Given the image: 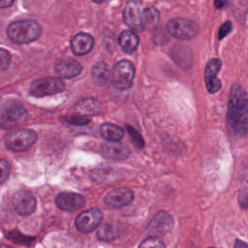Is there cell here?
<instances>
[{
	"label": "cell",
	"mask_w": 248,
	"mask_h": 248,
	"mask_svg": "<svg viewBox=\"0 0 248 248\" xmlns=\"http://www.w3.org/2000/svg\"><path fill=\"white\" fill-rule=\"evenodd\" d=\"M228 130L235 138H242L248 135V95L245 89L238 83L231 87L228 110Z\"/></svg>",
	"instance_id": "6da1fadb"
},
{
	"label": "cell",
	"mask_w": 248,
	"mask_h": 248,
	"mask_svg": "<svg viewBox=\"0 0 248 248\" xmlns=\"http://www.w3.org/2000/svg\"><path fill=\"white\" fill-rule=\"evenodd\" d=\"M41 25L32 19H20L12 22L7 28L9 39L16 44H29L40 38Z\"/></svg>",
	"instance_id": "7a4b0ae2"
},
{
	"label": "cell",
	"mask_w": 248,
	"mask_h": 248,
	"mask_svg": "<svg viewBox=\"0 0 248 248\" xmlns=\"http://www.w3.org/2000/svg\"><path fill=\"white\" fill-rule=\"evenodd\" d=\"M147 11L148 7L140 0H130L123 11L124 22L133 31H142L147 24Z\"/></svg>",
	"instance_id": "3957f363"
},
{
	"label": "cell",
	"mask_w": 248,
	"mask_h": 248,
	"mask_svg": "<svg viewBox=\"0 0 248 248\" xmlns=\"http://www.w3.org/2000/svg\"><path fill=\"white\" fill-rule=\"evenodd\" d=\"M135 67L129 60L117 62L111 71L110 80L113 86L119 90H127L133 84Z\"/></svg>",
	"instance_id": "277c9868"
},
{
	"label": "cell",
	"mask_w": 248,
	"mask_h": 248,
	"mask_svg": "<svg viewBox=\"0 0 248 248\" xmlns=\"http://www.w3.org/2000/svg\"><path fill=\"white\" fill-rule=\"evenodd\" d=\"M27 110L23 105L17 102H8L1 109V127L10 129L25 121Z\"/></svg>",
	"instance_id": "5b68a950"
},
{
	"label": "cell",
	"mask_w": 248,
	"mask_h": 248,
	"mask_svg": "<svg viewBox=\"0 0 248 248\" xmlns=\"http://www.w3.org/2000/svg\"><path fill=\"white\" fill-rule=\"evenodd\" d=\"M168 33L178 40H190L199 32V26L193 20L187 18H171L167 22Z\"/></svg>",
	"instance_id": "8992f818"
},
{
	"label": "cell",
	"mask_w": 248,
	"mask_h": 248,
	"mask_svg": "<svg viewBox=\"0 0 248 248\" xmlns=\"http://www.w3.org/2000/svg\"><path fill=\"white\" fill-rule=\"evenodd\" d=\"M37 134L29 129H19L10 133L5 139L8 149L20 152L31 147L37 140Z\"/></svg>",
	"instance_id": "52a82bcc"
},
{
	"label": "cell",
	"mask_w": 248,
	"mask_h": 248,
	"mask_svg": "<svg viewBox=\"0 0 248 248\" xmlns=\"http://www.w3.org/2000/svg\"><path fill=\"white\" fill-rule=\"evenodd\" d=\"M64 89L65 83L60 78L49 77L34 80L30 85L29 92L35 97H45L60 93Z\"/></svg>",
	"instance_id": "ba28073f"
},
{
	"label": "cell",
	"mask_w": 248,
	"mask_h": 248,
	"mask_svg": "<svg viewBox=\"0 0 248 248\" xmlns=\"http://www.w3.org/2000/svg\"><path fill=\"white\" fill-rule=\"evenodd\" d=\"M102 219L103 212L99 208H89L78 215L75 221L76 228L82 233H89L100 225Z\"/></svg>",
	"instance_id": "9c48e42d"
},
{
	"label": "cell",
	"mask_w": 248,
	"mask_h": 248,
	"mask_svg": "<svg viewBox=\"0 0 248 248\" xmlns=\"http://www.w3.org/2000/svg\"><path fill=\"white\" fill-rule=\"evenodd\" d=\"M134 199L133 191L128 187L114 188L107 193L104 203L109 208H119L129 204Z\"/></svg>",
	"instance_id": "30bf717a"
},
{
	"label": "cell",
	"mask_w": 248,
	"mask_h": 248,
	"mask_svg": "<svg viewBox=\"0 0 248 248\" xmlns=\"http://www.w3.org/2000/svg\"><path fill=\"white\" fill-rule=\"evenodd\" d=\"M222 61L218 58H212L209 60L204 69V81L206 89L209 93L214 94L218 92L222 87V82L218 78L217 74L221 70Z\"/></svg>",
	"instance_id": "8fae6325"
},
{
	"label": "cell",
	"mask_w": 248,
	"mask_h": 248,
	"mask_svg": "<svg viewBox=\"0 0 248 248\" xmlns=\"http://www.w3.org/2000/svg\"><path fill=\"white\" fill-rule=\"evenodd\" d=\"M173 225L172 217L166 211H159L150 221L147 231L150 236H161L168 233Z\"/></svg>",
	"instance_id": "7c38bea8"
},
{
	"label": "cell",
	"mask_w": 248,
	"mask_h": 248,
	"mask_svg": "<svg viewBox=\"0 0 248 248\" xmlns=\"http://www.w3.org/2000/svg\"><path fill=\"white\" fill-rule=\"evenodd\" d=\"M55 203L58 208L65 211H75L83 207L86 203L85 198L77 193L64 192L55 198Z\"/></svg>",
	"instance_id": "4fadbf2b"
},
{
	"label": "cell",
	"mask_w": 248,
	"mask_h": 248,
	"mask_svg": "<svg viewBox=\"0 0 248 248\" xmlns=\"http://www.w3.org/2000/svg\"><path fill=\"white\" fill-rule=\"evenodd\" d=\"M13 205L19 215L28 216L35 211L37 202L31 194L26 191H19L14 196Z\"/></svg>",
	"instance_id": "5bb4252c"
},
{
	"label": "cell",
	"mask_w": 248,
	"mask_h": 248,
	"mask_svg": "<svg viewBox=\"0 0 248 248\" xmlns=\"http://www.w3.org/2000/svg\"><path fill=\"white\" fill-rule=\"evenodd\" d=\"M54 72L60 78H72L81 72V66L74 59L62 58L55 63Z\"/></svg>",
	"instance_id": "9a60e30c"
},
{
	"label": "cell",
	"mask_w": 248,
	"mask_h": 248,
	"mask_svg": "<svg viewBox=\"0 0 248 248\" xmlns=\"http://www.w3.org/2000/svg\"><path fill=\"white\" fill-rule=\"evenodd\" d=\"M94 45V39L87 33H78L71 40V49L76 55L88 53Z\"/></svg>",
	"instance_id": "2e32d148"
},
{
	"label": "cell",
	"mask_w": 248,
	"mask_h": 248,
	"mask_svg": "<svg viewBox=\"0 0 248 248\" xmlns=\"http://www.w3.org/2000/svg\"><path fill=\"white\" fill-rule=\"evenodd\" d=\"M101 152L113 160H125L130 155L129 148L118 141H108L101 147Z\"/></svg>",
	"instance_id": "e0dca14e"
},
{
	"label": "cell",
	"mask_w": 248,
	"mask_h": 248,
	"mask_svg": "<svg viewBox=\"0 0 248 248\" xmlns=\"http://www.w3.org/2000/svg\"><path fill=\"white\" fill-rule=\"evenodd\" d=\"M124 228L118 223H106L102 225L97 231V237L100 240L108 241L117 238L123 232Z\"/></svg>",
	"instance_id": "ac0fdd59"
},
{
	"label": "cell",
	"mask_w": 248,
	"mask_h": 248,
	"mask_svg": "<svg viewBox=\"0 0 248 248\" xmlns=\"http://www.w3.org/2000/svg\"><path fill=\"white\" fill-rule=\"evenodd\" d=\"M118 44L125 52L132 53L139 46V37L133 30H125L120 33Z\"/></svg>",
	"instance_id": "d6986e66"
},
{
	"label": "cell",
	"mask_w": 248,
	"mask_h": 248,
	"mask_svg": "<svg viewBox=\"0 0 248 248\" xmlns=\"http://www.w3.org/2000/svg\"><path fill=\"white\" fill-rule=\"evenodd\" d=\"M100 135L107 141H119L123 136L124 132L122 128L111 123H104L99 129Z\"/></svg>",
	"instance_id": "ffe728a7"
},
{
	"label": "cell",
	"mask_w": 248,
	"mask_h": 248,
	"mask_svg": "<svg viewBox=\"0 0 248 248\" xmlns=\"http://www.w3.org/2000/svg\"><path fill=\"white\" fill-rule=\"evenodd\" d=\"M77 109L80 113L85 114H94L98 113L101 108V105L98 102V100L93 98H84L81 99L76 106Z\"/></svg>",
	"instance_id": "44dd1931"
},
{
	"label": "cell",
	"mask_w": 248,
	"mask_h": 248,
	"mask_svg": "<svg viewBox=\"0 0 248 248\" xmlns=\"http://www.w3.org/2000/svg\"><path fill=\"white\" fill-rule=\"evenodd\" d=\"M91 73L92 78L97 84H104L108 79V78H110L107 64H105L104 62H99L95 64L92 68Z\"/></svg>",
	"instance_id": "7402d4cb"
},
{
	"label": "cell",
	"mask_w": 248,
	"mask_h": 248,
	"mask_svg": "<svg viewBox=\"0 0 248 248\" xmlns=\"http://www.w3.org/2000/svg\"><path fill=\"white\" fill-rule=\"evenodd\" d=\"M138 248H166L165 243L156 236H149L145 238Z\"/></svg>",
	"instance_id": "603a6c76"
},
{
	"label": "cell",
	"mask_w": 248,
	"mask_h": 248,
	"mask_svg": "<svg viewBox=\"0 0 248 248\" xmlns=\"http://www.w3.org/2000/svg\"><path fill=\"white\" fill-rule=\"evenodd\" d=\"M127 131H128L134 144L139 148H142L144 146V141H143V139L140 136V134L135 128H133L131 126H127Z\"/></svg>",
	"instance_id": "cb8c5ba5"
},
{
	"label": "cell",
	"mask_w": 248,
	"mask_h": 248,
	"mask_svg": "<svg viewBox=\"0 0 248 248\" xmlns=\"http://www.w3.org/2000/svg\"><path fill=\"white\" fill-rule=\"evenodd\" d=\"M64 119L70 123V124H73V125H78V126H81V125H85V124H88L90 122V119L89 118H86L82 115H70V116H65Z\"/></svg>",
	"instance_id": "d4e9b609"
},
{
	"label": "cell",
	"mask_w": 248,
	"mask_h": 248,
	"mask_svg": "<svg viewBox=\"0 0 248 248\" xmlns=\"http://www.w3.org/2000/svg\"><path fill=\"white\" fill-rule=\"evenodd\" d=\"M237 201L242 209H248V185L241 188L238 193Z\"/></svg>",
	"instance_id": "484cf974"
},
{
	"label": "cell",
	"mask_w": 248,
	"mask_h": 248,
	"mask_svg": "<svg viewBox=\"0 0 248 248\" xmlns=\"http://www.w3.org/2000/svg\"><path fill=\"white\" fill-rule=\"evenodd\" d=\"M11 62V55L10 53L2 48L0 50V68H1V72H4L10 65Z\"/></svg>",
	"instance_id": "4316f807"
},
{
	"label": "cell",
	"mask_w": 248,
	"mask_h": 248,
	"mask_svg": "<svg viewBox=\"0 0 248 248\" xmlns=\"http://www.w3.org/2000/svg\"><path fill=\"white\" fill-rule=\"evenodd\" d=\"M232 29V23L231 21H225L219 28V32H218V38L219 40L224 39L225 37H227L231 31Z\"/></svg>",
	"instance_id": "83f0119b"
},
{
	"label": "cell",
	"mask_w": 248,
	"mask_h": 248,
	"mask_svg": "<svg viewBox=\"0 0 248 248\" xmlns=\"http://www.w3.org/2000/svg\"><path fill=\"white\" fill-rule=\"evenodd\" d=\"M0 169H1V174H0V178H1V183L3 184L5 182V180L8 178V175H9V165L8 163L2 159L1 162H0Z\"/></svg>",
	"instance_id": "f1b7e54d"
},
{
	"label": "cell",
	"mask_w": 248,
	"mask_h": 248,
	"mask_svg": "<svg viewBox=\"0 0 248 248\" xmlns=\"http://www.w3.org/2000/svg\"><path fill=\"white\" fill-rule=\"evenodd\" d=\"M233 248H248V244L246 242H244L241 239H235L234 241V245Z\"/></svg>",
	"instance_id": "f546056e"
},
{
	"label": "cell",
	"mask_w": 248,
	"mask_h": 248,
	"mask_svg": "<svg viewBox=\"0 0 248 248\" xmlns=\"http://www.w3.org/2000/svg\"><path fill=\"white\" fill-rule=\"evenodd\" d=\"M228 3V0H214V6L217 9L224 8Z\"/></svg>",
	"instance_id": "4dcf8cb0"
},
{
	"label": "cell",
	"mask_w": 248,
	"mask_h": 248,
	"mask_svg": "<svg viewBox=\"0 0 248 248\" xmlns=\"http://www.w3.org/2000/svg\"><path fill=\"white\" fill-rule=\"evenodd\" d=\"M15 0H0V7L1 8H7L11 6L14 3Z\"/></svg>",
	"instance_id": "1f68e13d"
},
{
	"label": "cell",
	"mask_w": 248,
	"mask_h": 248,
	"mask_svg": "<svg viewBox=\"0 0 248 248\" xmlns=\"http://www.w3.org/2000/svg\"><path fill=\"white\" fill-rule=\"evenodd\" d=\"M95 3H97V4H100V3H103V2H105L106 0H93Z\"/></svg>",
	"instance_id": "d6a6232c"
},
{
	"label": "cell",
	"mask_w": 248,
	"mask_h": 248,
	"mask_svg": "<svg viewBox=\"0 0 248 248\" xmlns=\"http://www.w3.org/2000/svg\"><path fill=\"white\" fill-rule=\"evenodd\" d=\"M1 248H13V247H10V246H6V245H3Z\"/></svg>",
	"instance_id": "836d02e7"
},
{
	"label": "cell",
	"mask_w": 248,
	"mask_h": 248,
	"mask_svg": "<svg viewBox=\"0 0 248 248\" xmlns=\"http://www.w3.org/2000/svg\"><path fill=\"white\" fill-rule=\"evenodd\" d=\"M208 248H214V247H208Z\"/></svg>",
	"instance_id": "e575fe53"
}]
</instances>
